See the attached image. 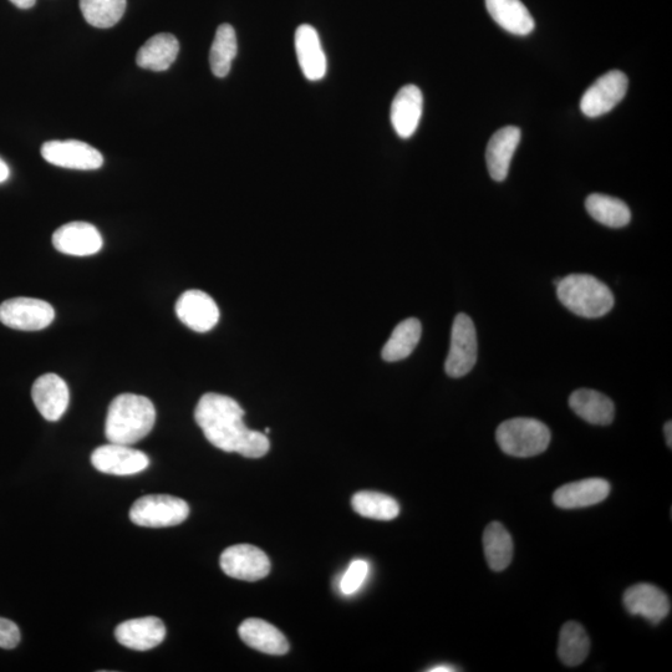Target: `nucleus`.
I'll use <instances>...</instances> for the list:
<instances>
[{
  "mask_svg": "<svg viewBox=\"0 0 672 672\" xmlns=\"http://www.w3.org/2000/svg\"><path fill=\"white\" fill-rule=\"evenodd\" d=\"M244 415L236 400L215 392L203 395L195 411L197 425L213 446L248 458L266 456L271 442L262 432L249 430Z\"/></svg>",
  "mask_w": 672,
  "mask_h": 672,
  "instance_id": "obj_1",
  "label": "nucleus"
},
{
  "mask_svg": "<svg viewBox=\"0 0 672 672\" xmlns=\"http://www.w3.org/2000/svg\"><path fill=\"white\" fill-rule=\"evenodd\" d=\"M156 409L150 399L122 394L112 400L106 417L105 435L111 444L131 446L154 429Z\"/></svg>",
  "mask_w": 672,
  "mask_h": 672,
  "instance_id": "obj_2",
  "label": "nucleus"
},
{
  "mask_svg": "<svg viewBox=\"0 0 672 672\" xmlns=\"http://www.w3.org/2000/svg\"><path fill=\"white\" fill-rule=\"evenodd\" d=\"M559 302L578 317L597 319L614 307V294L607 284L589 274H570L557 284Z\"/></svg>",
  "mask_w": 672,
  "mask_h": 672,
  "instance_id": "obj_3",
  "label": "nucleus"
},
{
  "mask_svg": "<svg viewBox=\"0 0 672 672\" xmlns=\"http://www.w3.org/2000/svg\"><path fill=\"white\" fill-rule=\"evenodd\" d=\"M551 431L543 422L527 417L504 421L498 426V446L509 456L528 458L541 455L551 444Z\"/></svg>",
  "mask_w": 672,
  "mask_h": 672,
  "instance_id": "obj_4",
  "label": "nucleus"
},
{
  "mask_svg": "<svg viewBox=\"0 0 672 672\" xmlns=\"http://www.w3.org/2000/svg\"><path fill=\"white\" fill-rule=\"evenodd\" d=\"M190 516V506L178 497L149 495L139 498L130 509L131 522L146 528L175 527Z\"/></svg>",
  "mask_w": 672,
  "mask_h": 672,
  "instance_id": "obj_5",
  "label": "nucleus"
},
{
  "mask_svg": "<svg viewBox=\"0 0 672 672\" xmlns=\"http://www.w3.org/2000/svg\"><path fill=\"white\" fill-rule=\"evenodd\" d=\"M478 343L475 324L467 314L456 315L452 325L451 346L445 370L451 378H463L475 368Z\"/></svg>",
  "mask_w": 672,
  "mask_h": 672,
  "instance_id": "obj_6",
  "label": "nucleus"
},
{
  "mask_svg": "<svg viewBox=\"0 0 672 672\" xmlns=\"http://www.w3.org/2000/svg\"><path fill=\"white\" fill-rule=\"evenodd\" d=\"M52 305L34 298H14L0 304V322L5 327L23 332H37L53 323Z\"/></svg>",
  "mask_w": 672,
  "mask_h": 672,
  "instance_id": "obj_7",
  "label": "nucleus"
},
{
  "mask_svg": "<svg viewBox=\"0 0 672 672\" xmlns=\"http://www.w3.org/2000/svg\"><path fill=\"white\" fill-rule=\"evenodd\" d=\"M628 84V78L623 71H609L585 91L580 101V109L588 117L608 114L625 98Z\"/></svg>",
  "mask_w": 672,
  "mask_h": 672,
  "instance_id": "obj_8",
  "label": "nucleus"
},
{
  "mask_svg": "<svg viewBox=\"0 0 672 672\" xmlns=\"http://www.w3.org/2000/svg\"><path fill=\"white\" fill-rule=\"evenodd\" d=\"M221 568L228 577L257 582L271 573V560L266 553L251 544H238L226 549L220 559Z\"/></svg>",
  "mask_w": 672,
  "mask_h": 672,
  "instance_id": "obj_9",
  "label": "nucleus"
},
{
  "mask_svg": "<svg viewBox=\"0 0 672 672\" xmlns=\"http://www.w3.org/2000/svg\"><path fill=\"white\" fill-rule=\"evenodd\" d=\"M42 156L49 164L70 170L93 171L104 164L100 151L78 140L45 142Z\"/></svg>",
  "mask_w": 672,
  "mask_h": 672,
  "instance_id": "obj_10",
  "label": "nucleus"
},
{
  "mask_svg": "<svg viewBox=\"0 0 672 672\" xmlns=\"http://www.w3.org/2000/svg\"><path fill=\"white\" fill-rule=\"evenodd\" d=\"M96 470L114 476H132L150 466L146 453L126 445L110 444L96 448L91 455Z\"/></svg>",
  "mask_w": 672,
  "mask_h": 672,
  "instance_id": "obj_11",
  "label": "nucleus"
},
{
  "mask_svg": "<svg viewBox=\"0 0 672 672\" xmlns=\"http://www.w3.org/2000/svg\"><path fill=\"white\" fill-rule=\"evenodd\" d=\"M176 314L186 327L207 333L220 322V309L215 300L202 290H188L176 303Z\"/></svg>",
  "mask_w": 672,
  "mask_h": 672,
  "instance_id": "obj_12",
  "label": "nucleus"
},
{
  "mask_svg": "<svg viewBox=\"0 0 672 672\" xmlns=\"http://www.w3.org/2000/svg\"><path fill=\"white\" fill-rule=\"evenodd\" d=\"M625 609L631 615L641 616L651 624H660L668 618L671 603L663 590L651 584H636L624 594Z\"/></svg>",
  "mask_w": 672,
  "mask_h": 672,
  "instance_id": "obj_13",
  "label": "nucleus"
},
{
  "mask_svg": "<svg viewBox=\"0 0 672 672\" xmlns=\"http://www.w3.org/2000/svg\"><path fill=\"white\" fill-rule=\"evenodd\" d=\"M56 251L68 256H93L103 248V237L98 228L86 222H71L53 234Z\"/></svg>",
  "mask_w": 672,
  "mask_h": 672,
  "instance_id": "obj_14",
  "label": "nucleus"
},
{
  "mask_svg": "<svg viewBox=\"0 0 672 672\" xmlns=\"http://www.w3.org/2000/svg\"><path fill=\"white\" fill-rule=\"evenodd\" d=\"M115 638L127 649L147 651L165 640L166 626L156 616L127 620L116 626Z\"/></svg>",
  "mask_w": 672,
  "mask_h": 672,
  "instance_id": "obj_15",
  "label": "nucleus"
},
{
  "mask_svg": "<svg viewBox=\"0 0 672 672\" xmlns=\"http://www.w3.org/2000/svg\"><path fill=\"white\" fill-rule=\"evenodd\" d=\"M34 405L48 421H58L68 410L70 394L68 385L60 376L45 374L35 381L32 389Z\"/></svg>",
  "mask_w": 672,
  "mask_h": 672,
  "instance_id": "obj_16",
  "label": "nucleus"
},
{
  "mask_svg": "<svg viewBox=\"0 0 672 672\" xmlns=\"http://www.w3.org/2000/svg\"><path fill=\"white\" fill-rule=\"evenodd\" d=\"M424 96L416 85H405L396 94L391 105V124L401 139H409L419 127Z\"/></svg>",
  "mask_w": 672,
  "mask_h": 672,
  "instance_id": "obj_17",
  "label": "nucleus"
},
{
  "mask_svg": "<svg viewBox=\"0 0 672 672\" xmlns=\"http://www.w3.org/2000/svg\"><path fill=\"white\" fill-rule=\"evenodd\" d=\"M295 52L300 69L309 81L322 80L327 74V56H325L319 34L312 25L303 24L295 32Z\"/></svg>",
  "mask_w": 672,
  "mask_h": 672,
  "instance_id": "obj_18",
  "label": "nucleus"
},
{
  "mask_svg": "<svg viewBox=\"0 0 672 672\" xmlns=\"http://www.w3.org/2000/svg\"><path fill=\"white\" fill-rule=\"evenodd\" d=\"M610 485L603 478H587L559 487L553 495V502L562 509H577L595 506L607 500Z\"/></svg>",
  "mask_w": 672,
  "mask_h": 672,
  "instance_id": "obj_19",
  "label": "nucleus"
},
{
  "mask_svg": "<svg viewBox=\"0 0 672 672\" xmlns=\"http://www.w3.org/2000/svg\"><path fill=\"white\" fill-rule=\"evenodd\" d=\"M521 141V130L516 126H506L498 130L488 142L486 161L493 180H506L514 152Z\"/></svg>",
  "mask_w": 672,
  "mask_h": 672,
  "instance_id": "obj_20",
  "label": "nucleus"
},
{
  "mask_svg": "<svg viewBox=\"0 0 672 672\" xmlns=\"http://www.w3.org/2000/svg\"><path fill=\"white\" fill-rule=\"evenodd\" d=\"M243 643L252 649L268 655H285L289 651V643L282 631L262 619L244 620L238 628Z\"/></svg>",
  "mask_w": 672,
  "mask_h": 672,
  "instance_id": "obj_21",
  "label": "nucleus"
},
{
  "mask_svg": "<svg viewBox=\"0 0 672 672\" xmlns=\"http://www.w3.org/2000/svg\"><path fill=\"white\" fill-rule=\"evenodd\" d=\"M569 406L580 419L592 425L608 426L615 417V405L602 392L579 389L569 397Z\"/></svg>",
  "mask_w": 672,
  "mask_h": 672,
  "instance_id": "obj_22",
  "label": "nucleus"
},
{
  "mask_svg": "<svg viewBox=\"0 0 672 672\" xmlns=\"http://www.w3.org/2000/svg\"><path fill=\"white\" fill-rule=\"evenodd\" d=\"M180 53V43L175 35L161 33L155 35L142 45L136 56V63L142 69L166 71L175 63Z\"/></svg>",
  "mask_w": 672,
  "mask_h": 672,
  "instance_id": "obj_23",
  "label": "nucleus"
},
{
  "mask_svg": "<svg viewBox=\"0 0 672 672\" xmlns=\"http://www.w3.org/2000/svg\"><path fill=\"white\" fill-rule=\"evenodd\" d=\"M488 13L501 28L514 35H528L534 19L521 0H486Z\"/></svg>",
  "mask_w": 672,
  "mask_h": 672,
  "instance_id": "obj_24",
  "label": "nucleus"
},
{
  "mask_svg": "<svg viewBox=\"0 0 672 672\" xmlns=\"http://www.w3.org/2000/svg\"><path fill=\"white\" fill-rule=\"evenodd\" d=\"M422 334V327L419 319L409 318L397 324L392 332L388 343L384 345L381 356L388 363H396L414 353L416 346L419 345Z\"/></svg>",
  "mask_w": 672,
  "mask_h": 672,
  "instance_id": "obj_25",
  "label": "nucleus"
},
{
  "mask_svg": "<svg viewBox=\"0 0 672 672\" xmlns=\"http://www.w3.org/2000/svg\"><path fill=\"white\" fill-rule=\"evenodd\" d=\"M513 541L511 534L503 524L492 522L483 533V549L487 564L495 572L508 568L513 559Z\"/></svg>",
  "mask_w": 672,
  "mask_h": 672,
  "instance_id": "obj_26",
  "label": "nucleus"
},
{
  "mask_svg": "<svg viewBox=\"0 0 672 672\" xmlns=\"http://www.w3.org/2000/svg\"><path fill=\"white\" fill-rule=\"evenodd\" d=\"M590 640L587 631L575 621H568L560 630L558 656L569 668L583 664L588 658Z\"/></svg>",
  "mask_w": 672,
  "mask_h": 672,
  "instance_id": "obj_27",
  "label": "nucleus"
},
{
  "mask_svg": "<svg viewBox=\"0 0 672 672\" xmlns=\"http://www.w3.org/2000/svg\"><path fill=\"white\" fill-rule=\"evenodd\" d=\"M585 208L595 221L610 228H623L631 220V212L619 198L593 193L585 201Z\"/></svg>",
  "mask_w": 672,
  "mask_h": 672,
  "instance_id": "obj_28",
  "label": "nucleus"
},
{
  "mask_svg": "<svg viewBox=\"0 0 672 672\" xmlns=\"http://www.w3.org/2000/svg\"><path fill=\"white\" fill-rule=\"evenodd\" d=\"M351 504L361 517L376 521H392L400 514V504L394 498L380 492H358L351 500Z\"/></svg>",
  "mask_w": 672,
  "mask_h": 672,
  "instance_id": "obj_29",
  "label": "nucleus"
},
{
  "mask_svg": "<svg viewBox=\"0 0 672 672\" xmlns=\"http://www.w3.org/2000/svg\"><path fill=\"white\" fill-rule=\"evenodd\" d=\"M237 52V35L232 25H220L210 53L211 70L217 78H226L232 69V63L236 59Z\"/></svg>",
  "mask_w": 672,
  "mask_h": 672,
  "instance_id": "obj_30",
  "label": "nucleus"
},
{
  "mask_svg": "<svg viewBox=\"0 0 672 672\" xmlns=\"http://www.w3.org/2000/svg\"><path fill=\"white\" fill-rule=\"evenodd\" d=\"M80 9L90 25L108 29L124 17L126 0H80Z\"/></svg>",
  "mask_w": 672,
  "mask_h": 672,
  "instance_id": "obj_31",
  "label": "nucleus"
},
{
  "mask_svg": "<svg viewBox=\"0 0 672 672\" xmlns=\"http://www.w3.org/2000/svg\"><path fill=\"white\" fill-rule=\"evenodd\" d=\"M369 573V564L365 560H354L341 579L340 589L345 595H353L364 584Z\"/></svg>",
  "mask_w": 672,
  "mask_h": 672,
  "instance_id": "obj_32",
  "label": "nucleus"
},
{
  "mask_svg": "<svg viewBox=\"0 0 672 672\" xmlns=\"http://www.w3.org/2000/svg\"><path fill=\"white\" fill-rule=\"evenodd\" d=\"M20 630L18 625L5 618H0V648L12 650L20 643Z\"/></svg>",
  "mask_w": 672,
  "mask_h": 672,
  "instance_id": "obj_33",
  "label": "nucleus"
},
{
  "mask_svg": "<svg viewBox=\"0 0 672 672\" xmlns=\"http://www.w3.org/2000/svg\"><path fill=\"white\" fill-rule=\"evenodd\" d=\"M10 2L20 9H30L34 7L37 0H10Z\"/></svg>",
  "mask_w": 672,
  "mask_h": 672,
  "instance_id": "obj_34",
  "label": "nucleus"
},
{
  "mask_svg": "<svg viewBox=\"0 0 672 672\" xmlns=\"http://www.w3.org/2000/svg\"><path fill=\"white\" fill-rule=\"evenodd\" d=\"M9 173V167L2 159H0V183L8 180Z\"/></svg>",
  "mask_w": 672,
  "mask_h": 672,
  "instance_id": "obj_35",
  "label": "nucleus"
},
{
  "mask_svg": "<svg viewBox=\"0 0 672 672\" xmlns=\"http://www.w3.org/2000/svg\"><path fill=\"white\" fill-rule=\"evenodd\" d=\"M666 444L671 448L672 447V424L671 421L666 422L664 427Z\"/></svg>",
  "mask_w": 672,
  "mask_h": 672,
  "instance_id": "obj_36",
  "label": "nucleus"
},
{
  "mask_svg": "<svg viewBox=\"0 0 672 672\" xmlns=\"http://www.w3.org/2000/svg\"><path fill=\"white\" fill-rule=\"evenodd\" d=\"M429 671L430 672H451V671H457V669L453 668V666H450V665H439V666H435V668H432Z\"/></svg>",
  "mask_w": 672,
  "mask_h": 672,
  "instance_id": "obj_37",
  "label": "nucleus"
}]
</instances>
